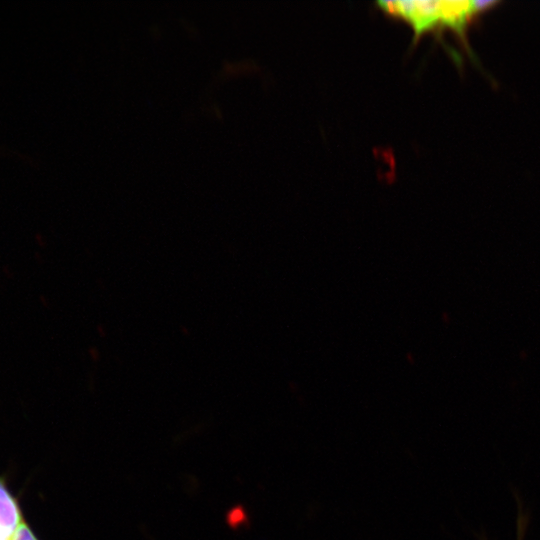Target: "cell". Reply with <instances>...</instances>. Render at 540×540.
<instances>
[{"label":"cell","instance_id":"6da1fadb","mask_svg":"<svg viewBox=\"0 0 540 540\" xmlns=\"http://www.w3.org/2000/svg\"><path fill=\"white\" fill-rule=\"evenodd\" d=\"M23 522L17 499L0 478V540H13Z\"/></svg>","mask_w":540,"mask_h":540},{"label":"cell","instance_id":"7a4b0ae2","mask_svg":"<svg viewBox=\"0 0 540 540\" xmlns=\"http://www.w3.org/2000/svg\"><path fill=\"white\" fill-rule=\"evenodd\" d=\"M13 540H38L29 526L23 522Z\"/></svg>","mask_w":540,"mask_h":540}]
</instances>
